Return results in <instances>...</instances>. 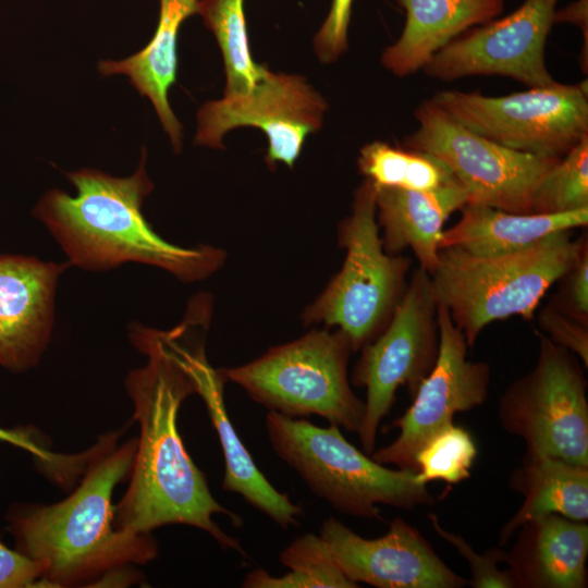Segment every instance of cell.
Listing matches in <instances>:
<instances>
[{
  "instance_id": "obj_1",
  "label": "cell",
  "mask_w": 588,
  "mask_h": 588,
  "mask_svg": "<svg viewBox=\"0 0 588 588\" xmlns=\"http://www.w3.org/2000/svg\"><path fill=\"white\" fill-rule=\"evenodd\" d=\"M131 338L148 362L130 372L125 382L140 434L131 483L114 509L118 528L144 535L164 525H188L208 532L222 549L246 556L238 539L213 519L225 515L241 527L242 517L213 498L177 430L181 404L197 392L193 377L176 357L167 331L136 326Z\"/></svg>"
},
{
  "instance_id": "obj_2",
  "label": "cell",
  "mask_w": 588,
  "mask_h": 588,
  "mask_svg": "<svg viewBox=\"0 0 588 588\" xmlns=\"http://www.w3.org/2000/svg\"><path fill=\"white\" fill-rule=\"evenodd\" d=\"M146 154L131 176L115 177L94 169L66 173L76 187L71 196L48 191L34 209L70 262L102 271L124 262L162 268L185 282L203 280L224 262L223 250L208 245L184 248L161 238L146 221L142 206L152 191Z\"/></svg>"
},
{
  "instance_id": "obj_3",
  "label": "cell",
  "mask_w": 588,
  "mask_h": 588,
  "mask_svg": "<svg viewBox=\"0 0 588 588\" xmlns=\"http://www.w3.org/2000/svg\"><path fill=\"white\" fill-rule=\"evenodd\" d=\"M109 437L81 486L65 500L19 515L13 530L24 554L42 568L48 587L75 584L128 563H146L157 548L148 534L114 529L112 492L133 466L137 440L112 448Z\"/></svg>"
},
{
  "instance_id": "obj_4",
  "label": "cell",
  "mask_w": 588,
  "mask_h": 588,
  "mask_svg": "<svg viewBox=\"0 0 588 588\" xmlns=\"http://www.w3.org/2000/svg\"><path fill=\"white\" fill-rule=\"evenodd\" d=\"M587 234L554 232L518 252L481 257L457 247L439 249L429 273L437 303L445 305L469 347L490 323L512 316L534 319L547 291L571 269Z\"/></svg>"
},
{
  "instance_id": "obj_5",
  "label": "cell",
  "mask_w": 588,
  "mask_h": 588,
  "mask_svg": "<svg viewBox=\"0 0 588 588\" xmlns=\"http://www.w3.org/2000/svg\"><path fill=\"white\" fill-rule=\"evenodd\" d=\"M266 430L275 454L315 495L343 514L382 519L379 504L412 510L436 502L417 471L379 464L334 425L319 427L269 411Z\"/></svg>"
},
{
  "instance_id": "obj_6",
  "label": "cell",
  "mask_w": 588,
  "mask_h": 588,
  "mask_svg": "<svg viewBox=\"0 0 588 588\" xmlns=\"http://www.w3.org/2000/svg\"><path fill=\"white\" fill-rule=\"evenodd\" d=\"M351 352L352 344L340 329L313 330L247 364L221 370L269 411L292 418L318 415L330 425L358 432L365 402L348 381Z\"/></svg>"
},
{
  "instance_id": "obj_7",
  "label": "cell",
  "mask_w": 588,
  "mask_h": 588,
  "mask_svg": "<svg viewBox=\"0 0 588 588\" xmlns=\"http://www.w3.org/2000/svg\"><path fill=\"white\" fill-rule=\"evenodd\" d=\"M377 185L366 179L355 192L352 213L339 225L345 249L341 270L304 311L305 324L338 327L353 351L373 340L389 322L406 290L411 259L383 249L376 217Z\"/></svg>"
},
{
  "instance_id": "obj_8",
  "label": "cell",
  "mask_w": 588,
  "mask_h": 588,
  "mask_svg": "<svg viewBox=\"0 0 588 588\" xmlns=\"http://www.w3.org/2000/svg\"><path fill=\"white\" fill-rule=\"evenodd\" d=\"M535 366L503 392L502 428L526 444V452L588 467V400L583 363L537 332Z\"/></svg>"
},
{
  "instance_id": "obj_9",
  "label": "cell",
  "mask_w": 588,
  "mask_h": 588,
  "mask_svg": "<svg viewBox=\"0 0 588 588\" xmlns=\"http://www.w3.org/2000/svg\"><path fill=\"white\" fill-rule=\"evenodd\" d=\"M588 84L553 82L507 96L441 90L430 99L470 131L510 149L562 158L588 135Z\"/></svg>"
},
{
  "instance_id": "obj_10",
  "label": "cell",
  "mask_w": 588,
  "mask_h": 588,
  "mask_svg": "<svg viewBox=\"0 0 588 588\" xmlns=\"http://www.w3.org/2000/svg\"><path fill=\"white\" fill-rule=\"evenodd\" d=\"M360 350L352 383L366 389L357 433L364 452L371 455L380 422L391 411L397 389L406 385L413 397L438 357L437 301L426 270L418 267L413 272L384 329Z\"/></svg>"
},
{
  "instance_id": "obj_11",
  "label": "cell",
  "mask_w": 588,
  "mask_h": 588,
  "mask_svg": "<svg viewBox=\"0 0 588 588\" xmlns=\"http://www.w3.org/2000/svg\"><path fill=\"white\" fill-rule=\"evenodd\" d=\"M415 118L418 128L405 138V148L442 161L471 204L531 213L537 186L561 159L499 145L465 127L430 99L418 106Z\"/></svg>"
},
{
  "instance_id": "obj_12",
  "label": "cell",
  "mask_w": 588,
  "mask_h": 588,
  "mask_svg": "<svg viewBox=\"0 0 588 588\" xmlns=\"http://www.w3.org/2000/svg\"><path fill=\"white\" fill-rule=\"evenodd\" d=\"M439 352L436 364L421 381L413 403L392 427L400 430L388 445L375 450L379 464L417 471L415 456L438 431L453 424L456 413L482 405L489 394L488 363L467 359L468 344L445 305L437 303Z\"/></svg>"
},
{
  "instance_id": "obj_13",
  "label": "cell",
  "mask_w": 588,
  "mask_h": 588,
  "mask_svg": "<svg viewBox=\"0 0 588 588\" xmlns=\"http://www.w3.org/2000/svg\"><path fill=\"white\" fill-rule=\"evenodd\" d=\"M559 0H525L502 19L475 26L437 52L422 71L440 81L499 75L529 87L554 82L544 48Z\"/></svg>"
},
{
  "instance_id": "obj_14",
  "label": "cell",
  "mask_w": 588,
  "mask_h": 588,
  "mask_svg": "<svg viewBox=\"0 0 588 588\" xmlns=\"http://www.w3.org/2000/svg\"><path fill=\"white\" fill-rule=\"evenodd\" d=\"M326 109L323 98L302 76L268 71L252 91L206 102L197 113L195 143L223 148L230 130L258 127L268 138L267 163L292 168L306 137L321 127Z\"/></svg>"
},
{
  "instance_id": "obj_15",
  "label": "cell",
  "mask_w": 588,
  "mask_h": 588,
  "mask_svg": "<svg viewBox=\"0 0 588 588\" xmlns=\"http://www.w3.org/2000/svg\"><path fill=\"white\" fill-rule=\"evenodd\" d=\"M319 537L342 573L354 584L378 588H462L468 581L453 572L418 529L396 517L385 535L368 539L329 517ZM359 586V585H358Z\"/></svg>"
},
{
  "instance_id": "obj_16",
  "label": "cell",
  "mask_w": 588,
  "mask_h": 588,
  "mask_svg": "<svg viewBox=\"0 0 588 588\" xmlns=\"http://www.w3.org/2000/svg\"><path fill=\"white\" fill-rule=\"evenodd\" d=\"M193 322L194 317L188 314L181 324L167 333L176 357L193 377L196 393L204 400L217 432L224 458L222 489L240 494L281 528L298 527L304 511L270 483L240 439L224 403L226 379L221 369L217 370L208 363L203 343L188 339Z\"/></svg>"
},
{
  "instance_id": "obj_17",
  "label": "cell",
  "mask_w": 588,
  "mask_h": 588,
  "mask_svg": "<svg viewBox=\"0 0 588 588\" xmlns=\"http://www.w3.org/2000/svg\"><path fill=\"white\" fill-rule=\"evenodd\" d=\"M64 265L0 255V365L35 364L53 324L58 279Z\"/></svg>"
},
{
  "instance_id": "obj_18",
  "label": "cell",
  "mask_w": 588,
  "mask_h": 588,
  "mask_svg": "<svg viewBox=\"0 0 588 588\" xmlns=\"http://www.w3.org/2000/svg\"><path fill=\"white\" fill-rule=\"evenodd\" d=\"M506 563L515 587L587 586L588 525L558 514L531 518L519 528Z\"/></svg>"
},
{
  "instance_id": "obj_19",
  "label": "cell",
  "mask_w": 588,
  "mask_h": 588,
  "mask_svg": "<svg viewBox=\"0 0 588 588\" xmlns=\"http://www.w3.org/2000/svg\"><path fill=\"white\" fill-rule=\"evenodd\" d=\"M467 203V193L458 181L432 191L377 185L376 217L382 229L383 249L399 255L411 248L419 267L431 273L438 265L445 221Z\"/></svg>"
},
{
  "instance_id": "obj_20",
  "label": "cell",
  "mask_w": 588,
  "mask_h": 588,
  "mask_svg": "<svg viewBox=\"0 0 588 588\" xmlns=\"http://www.w3.org/2000/svg\"><path fill=\"white\" fill-rule=\"evenodd\" d=\"M405 12L399 39L381 63L399 77L422 70L432 57L466 30L499 16L503 0H395Z\"/></svg>"
},
{
  "instance_id": "obj_21",
  "label": "cell",
  "mask_w": 588,
  "mask_h": 588,
  "mask_svg": "<svg viewBox=\"0 0 588 588\" xmlns=\"http://www.w3.org/2000/svg\"><path fill=\"white\" fill-rule=\"evenodd\" d=\"M200 0H159V17L150 41L137 53L122 60L99 62L105 76L125 75L152 103L175 152L182 148L183 128L173 113L168 91L176 81L177 37L185 20L198 14Z\"/></svg>"
},
{
  "instance_id": "obj_22",
  "label": "cell",
  "mask_w": 588,
  "mask_h": 588,
  "mask_svg": "<svg viewBox=\"0 0 588 588\" xmlns=\"http://www.w3.org/2000/svg\"><path fill=\"white\" fill-rule=\"evenodd\" d=\"M461 210L456 224L443 230L439 247H457L481 257L518 252L554 232L571 231L588 223V208L537 215L467 203Z\"/></svg>"
},
{
  "instance_id": "obj_23",
  "label": "cell",
  "mask_w": 588,
  "mask_h": 588,
  "mask_svg": "<svg viewBox=\"0 0 588 588\" xmlns=\"http://www.w3.org/2000/svg\"><path fill=\"white\" fill-rule=\"evenodd\" d=\"M510 485L523 494L524 501L501 529V544L535 517L558 514L573 520L588 519V467L526 452Z\"/></svg>"
},
{
  "instance_id": "obj_24",
  "label": "cell",
  "mask_w": 588,
  "mask_h": 588,
  "mask_svg": "<svg viewBox=\"0 0 588 588\" xmlns=\"http://www.w3.org/2000/svg\"><path fill=\"white\" fill-rule=\"evenodd\" d=\"M198 14L222 52L226 75L224 96L252 91L269 70L252 57L244 0H200Z\"/></svg>"
},
{
  "instance_id": "obj_25",
  "label": "cell",
  "mask_w": 588,
  "mask_h": 588,
  "mask_svg": "<svg viewBox=\"0 0 588 588\" xmlns=\"http://www.w3.org/2000/svg\"><path fill=\"white\" fill-rule=\"evenodd\" d=\"M357 166L360 173L378 186L432 191L457 181L434 156L384 142L365 145L359 151Z\"/></svg>"
},
{
  "instance_id": "obj_26",
  "label": "cell",
  "mask_w": 588,
  "mask_h": 588,
  "mask_svg": "<svg viewBox=\"0 0 588 588\" xmlns=\"http://www.w3.org/2000/svg\"><path fill=\"white\" fill-rule=\"evenodd\" d=\"M290 568L273 576L262 568L249 572L244 588H356L340 569L319 535L305 534L293 540L279 556Z\"/></svg>"
},
{
  "instance_id": "obj_27",
  "label": "cell",
  "mask_w": 588,
  "mask_h": 588,
  "mask_svg": "<svg viewBox=\"0 0 588 588\" xmlns=\"http://www.w3.org/2000/svg\"><path fill=\"white\" fill-rule=\"evenodd\" d=\"M588 208V135L537 186L531 213L554 215Z\"/></svg>"
},
{
  "instance_id": "obj_28",
  "label": "cell",
  "mask_w": 588,
  "mask_h": 588,
  "mask_svg": "<svg viewBox=\"0 0 588 588\" xmlns=\"http://www.w3.org/2000/svg\"><path fill=\"white\" fill-rule=\"evenodd\" d=\"M477 448L470 433L451 424L431 437L417 452V478L422 483L441 480L458 483L470 477Z\"/></svg>"
},
{
  "instance_id": "obj_29",
  "label": "cell",
  "mask_w": 588,
  "mask_h": 588,
  "mask_svg": "<svg viewBox=\"0 0 588 588\" xmlns=\"http://www.w3.org/2000/svg\"><path fill=\"white\" fill-rule=\"evenodd\" d=\"M429 519L434 531L446 542L452 544L467 561L471 579L468 585L474 588H513L514 579L509 569L502 571L499 564L506 561L507 552L492 548L482 554H478L470 544L461 536L444 529L436 514H430ZM516 588V587H515Z\"/></svg>"
},
{
  "instance_id": "obj_30",
  "label": "cell",
  "mask_w": 588,
  "mask_h": 588,
  "mask_svg": "<svg viewBox=\"0 0 588 588\" xmlns=\"http://www.w3.org/2000/svg\"><path fill=\"white\" fill-rule=\"evenodd\" d=\"M560 281V290L549 304L588 324V244Z\"/></svg>"
},
{
  "instance_id": "obj_31",
  "label": "cell",
  "mask_w": 588,
  "mask_h": 588,
  "mask_svg": "<svg viewBox=\"0 0 588 588\" xmlns=\"http://www.w3.org/2000/svg\"><path fill=\"white\" fill-rule=\"evenodd\" d=\"M538 322L544 334L556 345L576 355L588 366V324L548 304L539 314Z\"/></svg>"
},
{
  "instance_id": "obj_32",
  "label": "cell",
  "mask_w": 588,
  "mask_h": 588,
  "mask_svg": "<svg viewBox=\"0 0 588 588\" xmlns=\"http://www.w3.org/2000/svg\"><path fill=\"white\" fill-rule=\"evenodd\" d=\"M353 1H331L328 15L314 39L316 53L322 62L336 60L347 49Z\"/></svg>"
},
{
  "instance_id": "obj_33",
  "label": "cell",
  "mask_w": 588,
  "mask_h": 588,
  "mask_svg": "<svg viewBox=\"0 0 588 588\" xmlns=\"http://www.w3.org/2000/svg\"><path fill=\"white\" fill-rule=\"evenodd\" d=\"M45 584L40 564L0 542V588L35 587Z\"/></svg>"
},
{
  "instance_id": "obj_34",
  "label": "cell",
  "mask_w": 588,
  "mask_h": 588,
  "mask_svg": "<svg viewBox=\"0 0 588 588\" xmlns=\"http://www.w3.org/2000/svg\"><path fill=\"white\" fill-rule=\"evenodd\" d=\"M0 440L27 450L48 468L52 469L57 476H66L75 473L82 467L84 460L94 454V451H91V453H84L75 456L53 454L33 441L28 433L21 430H7L0 428Z\"/></svg>"
},
{
  "instance_id": "obj_35",
  "label": "cell",
  "mask_w": 588,
  "mask_h": 588,
  "mask_svg": "<svg viewBox=\"0 0 588 588\" xmlns=\"http://www.w3.org/2000/svg\"><path fill=\"white\" fill-rule=\"evenodd\" d=\"M554 23H571L578 26L584 35L585 45L580 53V64L585 73L588 68V0H576L567 7L556 10Z\"/></svg>"
}]
</instances>
